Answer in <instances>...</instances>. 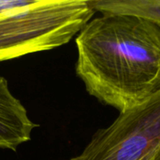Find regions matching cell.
I'll return each instance as SVG.
<instances>
[{"label": "cell", "instance_id": "7", "mask_svg": "<svg viewBox=\"0 0 160 160\" xmlns=\"http://www.w3.org/2000/svg\"><path fill=\"white\" fill-rule=\"evenodd\" d=\"M144 160H160V148L148 156Z\"/></svg>", "mask_w": 160, "mask_h": 160}, {"label": "cell", "instance_id": "2", "mask_svg": "<svg viewBox=\"0 0 160 160\" xmlns=\"http://www.w3.org/2000/svg\"><path fill=\"white\" fill-rule=\"evenodd\" d=\"M86 0H34L0 13V62L68 43L92 20Z\"/></svg>", "mask_w": 160, "mask_h": 160}, {"label": "cell", "instance_id": "6", "mask_svg": "<svg viewBox=\"0 0 160 160\" xmlns=\"http://www.w3.org/2000/svg\"><path fill=\"white\" fill-rule=\"evenodd\" d=\"M34 0H0V13L30 5Z\"/></svg>", "mask_w": 160, "mask_h": 160}, {"label": "cell", "instance_id": "1", "mask_svg": "<svg viewBox=\"0 0 160 160\" xmlns=\"http://www.w3.org/2000/svg\"><path fill=\"white\" fill-rule=\"evenodd\" d=\"M76 74L89 95L119 113L160 91V23L104 13L76 38Z\"/></svg>", "mask_w": 160, "mask_h": 160}, {"label": "cell", "instance_id": "4", "mask_svg": "<svg viewBox=\"0 0 160 160\" xmlns=\"http://www.w3.org/2000/svg\"><path fill=\"white\" fill-rule=\"evenodd\" d=\"M35 128L24 106L10 93L8 81L0 77V148L16 151L31 140Z\"/></svg>", "mask_w": 160, "mask_h": 160}, {"label": "cell", "instance_id": "3", "mask_svg": "<svg viewBox=\"0 0 160 160\" xmlns=\"http://www.w3.org/2000/svg\"><path fill=\"white\" fill-rule=\"evenodd\" d=\"M160 148V91L98 129L73 160H144Z\"/></svg>", "mask_w": 160, "mask_h": 160}, {"label": "cell", "instance_id": "5", "mask_svg": "<svg viewBox=\"0 0 160 160\" xmlns=\"http://www.w3.org/2000/svg\"><path fill=\"white\" fill-rule=\"evenodd\" d=\"M91 4L101 14H130L160 23V0H97Z\"/></svg>", "mask_w": 160, "mask_h": 160}]
</instances>
